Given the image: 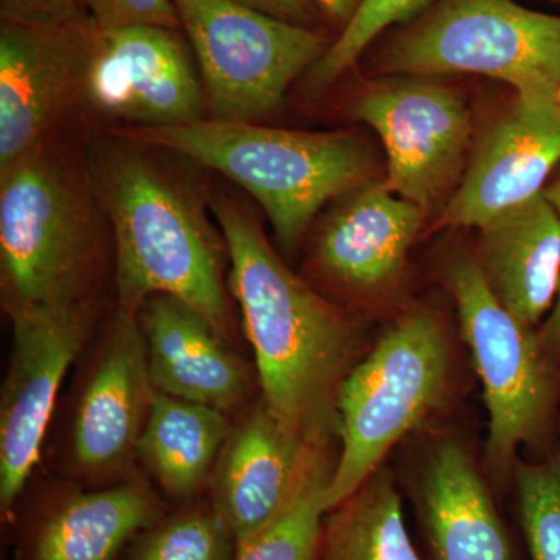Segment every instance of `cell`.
Masks as SVG:
<instances>
[{
    "label": "cell",
    "instance_id": "obj_10",
    "mask_svg": "<svg viewBox=\"0 0 560 560\" xmlns=\"http://www.w3.org/2000/svg\"><path fill=\"white\" fill-rule=\"evenodd\" d=\"M91 349L70 412L66 458L72 478L98 488L135 477L156 389L139 316L116 305Z\"/></svg>",
    "mask_w": 560,
    "mask_h": 560
},
{
    "label": "cell",
    "instance_id": "obj_33",
    "mask_svg": "<svg viewBox=\"0 0 560 560\" xmlns=\"http://www.w3.org/2000/svg\"><path fill=\"white\" fill-rule=\"evenodd\" d=\"M552 2H560V0H552Z\"/></svg>",
    "mask_w": 560,
    "mask_h": 560
},
{
    "label": "cell",
    "instance_id": "obj_9",
    "mask_svg": "<svg viewBox=\"0 0 560 560\" xmlns=\"http://www.w3.org/2000/svg\"><path fill=\"white\" fill-rule=\"evenodd\" d=\"M13 348L0 393V511L10 517L39 463L58 390L94 340L98 304L5 308Z\"/></svg>",
    "mask_w": 560,
    "mask_h": 560
},
{
    "label": "cell",
    "instance_id": "obj_14",
    "mask_svg": "<svg viewBox=\"0 0 560 560\" xmlns=\"http://www.w3.org/2000/svg\"><path fill=\"white\" fill-rule=\"evenodd\" d=\"M326 456L329 445L294 430L261 397L238 415L208 489L237 551L285 514Z\"/></svg>",
    "mask_w": 560,
    "mask_h": 560
},
{
    "label": "cell",
    "instance_id": "obj_23",
    "mask_svg": "<svg viewBox=\"0 0 560 560\" xmlns=\"http://www.w3.org/2000/svg\"><path fill=\"white\" fill-rule=\"evenodd\" d=\"M237 541L208 500H194L140 530L121 560H235Z\"/></svg>",
    "mask_w": 560,
    "mask_h": 560
},
{
    "label": "cell",
    "instance_id": "obj_26",
    "mask_svg": "<svg viewBox=\"0 0 560 560\" xmlns=\"http://www.w3.org/2000/svg\"><path fill=\"white\" fill-rule=\"evenodd\" d=\"M434 0H363L352 21L334 39L329 50L307 72L305 88L312 97L329 90L382 33L418 18Z\"/></svg>",
    "mask_w": 560,
    "mask_h": 560
},
{
    "label": "cell",
    "instance_id": "obj_3",
    "mask_svg": "<svg viewBox=\"0 0 560 560\" xmlns=\"http://www.w3.org/2000/svg\"><path fill=\"white\" fill-rule=\"evenodd\" d=\"M86 162L58 145L0 168V290L3 311L98 304L113 243Z\"/></svg>",
    "mask_w": 560,
    "mask_h": 560
},
{
    "label": "cell",
    "instance_id": "obj_16",
    "mask_svg": "<svg viewBox=\"0 0 560 560\" xmlns=\"http://www.w3.org/2000/svg\"><path fill=\"white\" fill-rule=\"evenodd\" d=\"M425 209L396 194L388 180H366L342 195L312 243L316 272L353 296H374L399 280Z\"/></svg>",
    "mask_w": 560,
    "mask_h": 560
},
{
    "label": "cell",
    "instance_id": "obj_11",
    "mask_svg": "<svg viewBox=\"0 0 560 560\" xmlns=\"http://www.w3.org/2000/svg\"><path fill=\"white\" fill-rule=\"evenodd\" d=\"M97 35L84 13L51 27L0 24V168L57 145L88 110Z\"/></svg>",
    "mask_w": 560,
    "mask_h": 560
},
{
    "label": "cell",
    "instance_id": "obj_17",
    "mask_svg": "<svg viewBox=\"0 0 560 560\" xmlns=\"http://www.w3.org/2000/svg\"><path fill=\"white\" fill-rule=\"evenodd\" d=\"M145 478L50 492L18 530V560H121L130 541L164 515Z\"/></svg>",
    "mask_w": 560,
    "mask_h": 560
},
{
    "label": "cell",
    "instance_id": "obj_8",
    "mask_svg": "<svg viewBox=\"0 0 560 560\" xmlns=\"http://www.w3.org/2000/svg\"><path fill=\"white\" fill-rule=\"evenodd\" d=\"M205 84L210 119L256 121L279 108L335 38L238 0H172Z\"/></svg>",
    "mask_w": 560,
    "mask_h": 560
},
{
    "label": "cell",
    "instance_id": "obj_4",
    "mask_svg": "<svg viewBox=\"0 0 560 560\" xmlns=\"http://www.w3.org/2000/svg\"><path fill=\"white\" fill-rule=\"evenodd\" d=\"M116 131L150 149L178 153L241 186L265 210L287 253L300 248L320 209L370 180V151L348 132L213 119Z\"/></svg>",
    "mask_w": 560,
    "mask_h": 560
},
{
    "label": "cell",
    "instance_id": "obj_22",
    "mask_svg": "<svg viewBox=\"0 0 560 560\" xmlns=\"http://www.w3.org/2000/svg\"><path fill=\"white\" fill-rule=\"evenodd\" d=\"M318 560H422L407 525L399 490L385 467L324 518Z\"/></svg>",
    "mask_w": 560,
    "mask_h": 560
},
{
    "label": "cell",
    "instance_id": "obj_32",
    "mask_svg": "<svg viewBox=\"0 0 560 560\" xmlns=\"http://www.w3.org/2000/svg\"><path fill=\"white\" fill-rule=\"evenodd\" d=\"M558 98H559V105H560V88H559Z\"/></svg>",
    "mask_w": 560,
    "mask_h": 560
},
{
    "label": "cell",
    "instance_id": "obj_1",
    "mask_svg": "<svg viewBox=\"0 0 560 560\" xmlns=\"http://www.w3.org/2000/svg\"><path fill=\"white\" fill-rule=\"evenodd\" d=\"M230 253V293L256 355L260 397L308 440L338 436V396L361 355L355 320L283 264L259 223L230 200L212 202Z\"/></svg>",
    "mask_w": 560,
    "mask_h": 560
},
{
    "label": "cell",
    "instance_id": "obj_5",
    "mask_svg": "<svg viewBox=\"0 0 560 560\" xmlns=\"http://www.w3.org/2000/svg\"><path fill=\"white\" fill-rule=\"evenodd\" d=\"M451 382V338L440 316L423 307L404 313L342 383L341 452L327 488V510L352 495L390 448L444 404Z\"/></svg>",
    "mask_w": 560,
    "mask_h": 560
},
{
    "label": "cell",
    "instance_id": "obj_24",
    "mask_svg": "<svg viewBox=\"0 0 560 560\" xmlns=\"http://www.w3.org/2000/svg\"><path fill=\"white\" fill-rule=\"evenodd\" d=\"M335 464L326 456L278 522L237 551L235 560H318Z\"/></svg>",
    "mask_w": 560,
    "mask_h": 560
},
{
    "label": "cell",
    "instance_id": "obj_25",
    "mask_svg": "<svg viewBox=\"0 0 560 560\" xmlns=\"http://www.w3.org/2000/svg\"><path fill=\"white\" fill-rule=\"evenodd\" d=\"M514 480L529 560H560V441L544 460L517 463Z\"/></svg>",
    "mask_w": 560,
    "mask_h": 560
},
{
    "label": "cell",
    "instance_id": "obj_31",
    "mask_svg": "<svg viewBox=\"0 0 560 560\" xmlns=\"http://www.w3.org/2000/svg\"><path fill=\"white\" fill-rule=\"evenodd\" d=\"M318 7L324 20L334 27L342 28L352 21L363 0H313Z\"/></svg>",
    "mask_w": 560,
    "mask_h": 560
},
{
    "label": "cell",
    "instance_id": "obj_29",
    "mask_svg": "<svg viewBox=\"0 0 560 560\" xmlns=\"http://www.w3.org/2000/svg\"><path fill=\"white\" fill-rule=\"evenodd\" d=\"M238 2L304 27L323 28L320 22L326 21L313 0H238Z\"/></svg>",
    "mask_w": 560,
    "mask_h": 560
},
{
    "label": "cell",
    "instance_id": "obj_2",
    "mask_svg": "<svg viewBox=\"0 0 560 560\" xmlns=\"http://www.w3.org/2000/svg\"><path fill=\"white\" fill-rule=\"evenodd\" d=\"M138 140L113 131L92 145L88 173L114 246L116 305L139 316L158 294L200 313L237 345L226 241L200 202Z\"/></svg>",
    "mask_w": 560,
    "mask_h": 560
},
{
    "label": "cell",
    "instance_id": "obj_6",
    "mask_svg": "<svg viewBox=\"0 0 560 560\" xmlns=\"http://www.w3.org/2000/svg\"><path fill=\"white\" fill-rule=\"evenodd\" d=\"M445 280L488 408L486 460L503 480L514 475L522 447L550 436L560 397V363L545 349L539 331L501 305L475 257H453Z\"/></svg>",
    "mask_w": 560,
    "mask_h": 560
},
{
    "label": "cell",
    "instance_id": "obj_19",
    "mask_svg": "<svg viewBox=\"0 0 560 560\" xmlns=\"http://www.w3.org/2000/svg\"><path fill=\"white\" fill-rule=\"evenodd\" d=\"M415 501L430 560H521L477 464L453 438L427 455Z\"/></svg>",
    "mask_w": 560,
    "mask_h": 560
},
{
    "label": "cell",
    "instance_id": "obj_18",
    "mask_svg": "<svg viewBox=\"0 0 560 560\" xmlns=\"http://www.w3.org/2000/svg\"><path fill=\"white\" fill-rule=\"evenodd\" d=\"M153 388L226 415L250 405L254 377L237 348L189 305L158 294L139 312Z\"/></svg>",
    "mask_w": 560,
    "mask_h": 560
},
{
    "label": "cell",
    "instance_id": "obj_13",
    "mask_svg": "<svg viewBox=\"0 0 560 560\" xmlns=\"http://www.w3.org/2000/svg\"><path fill=\"white\" fill-rule=\"evenodd\" d=\"M350 113L381 136L390 189L422 209L436 205L469 147V110L463 98L425 77H407L368 91Z\"/></svg>",
    "mask_w": 560,
    "mask_h": 560
},
{
    "label": "cell",
    "instance_id": "obj_15",
    "mask_svg": "<svg viewBox=\"0 0 560 560\" xmlns=\"http://www.w3.org/2000/svg\"><path fill=\"white\" fill-rule=\"evenodd\" d=\"M559 162L558 95H517L481 140L440 223L480 230L544 191L545 179Z\"/></svg>",
    "mask_w": 560,
    "mask_h": 560
},
{
    "label": "cell",
    "instance_id": "obj_7",
    "mask_svg": "<svg viewBox=\"0 0 560 560\" xmlns=\"http://www.w3.org/2000/svg\"><path fill=\"white\" fill-rule=\"evenodd\" d=\"M381 66L407 77L475 73L517 95H558L560 16L515 0H434L386 43Z\"/></svg>",
    "mask_w": 560,
    "mask_h": 560
},
{
    "label": "cell",
    "instance_id": "obj_30",
    "mask_svg": "<svg viewBox=\"0 0 560 560\" xmlns=\"http://www.w3.org/2000/svg\"><path fill=\"white\" fill-rule=\"evenodd\" d=\"M545 197L550 200L555 209L558 210L560 217V179L558 183L552 184L548 189H544ZM540 340L544 342L545 349L548 353L560 363V287L558 300L555 302V307L545 320L544 327L539 330Z\"/></svg>",
    "mask_w": 560,
    "mask_h": 560
},
{
    "label": "cell",
    "instance_id": "obj_20",
    "mask_svg": "<svg viewBox=\"0 0 560 560\" xmlns=\"http://www.w3.org/2000/svg\"><path fill=\"white\" fill-rule=\"evenodd\" d=\"M478 267L508 312L536 327L560 287V217L540 191L480 228Z\"/></svg>",
    "mask_w": 560,
    "mask_h": 560
},
{
    "label": "cell",
    "instance_id": "obj_27",
    "mask_svg": "<svg viewBox=\"0 0 560 560\" xmlns=\"http://www.w3.org/2000/svg\"><path fill=\"white\" fill-rule=\"evenodd\" d=\"M80 10L102 32L119 28L150 27L183 31L178 11L172 0H77Z\"/></svg>",
    "mask_w": 560,
    "mask_h": 560
},
{
    "label": "cell",
    "instance_id": "obj_12",
    "mask_svg": "<svg viewBox=\"0 0 560 560\" xmlns=\"http://www.w3.org/2000/svg\"><path fill=\"white\" fill-rule=\"evenodd\" d=\"M200 69L183 31H98L88 75V110L121 128L171 127L205 119Z\"/></svg>",
    "mask_w": 560,
    "mask_h": 560
},
{
    "label": "cell",
    "instance_id": "obj_21",
    "mask_svg": "<svg viewBox=\"0 0 560 560\" xmlns=\"http://www.w3.org/2000/svg\"><path fill=\"white\" fill-rule=\"evenodd\" d=\"M234 420L226 412L154 393L138 460L172 499L189 503L208 492Z\"/></svg>",
    "mask_w": 560,
    "mask_h": 560
},
{
    "label": "cell",
    "instance_id": "obj_28",
    "mask_svg": "<svg viewBox=\"0 0 560 560\" xmlns=\"http://www.w3.org/2000/svg\"><path fill=\"white\" fill-rule=\"evenodd\" d=\"M81 14L77 0H0V24L51 27Z\"/></svg>",
    "mask_w": 560,
    "mask_h": 560
}]
</instances>
